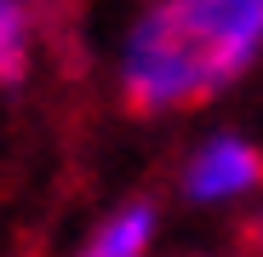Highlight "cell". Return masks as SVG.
<instances>
[{"label": "cell", "instance_id": "obj_1", "mask_svg": "<svg viewBox=\"0 0 263 257\" xmlns=\"http://www.w3.org/2000/svg\"><path fill=\"white\" fill-rule=\"evenodd\" d=\"M263 52V0H149L120 40V97L172 114L235 86Z\"/></svg>", "mask_w": 263, "mask_h": 257}, {"label": "cell", "instance_id": "obj_2", "mask_svg": "<svg viewBox=\"0 0 263 257\" xmlns=\"http://www.w3.org/2000/svg\"><path fill=\"white\" fill-rule=\"evenodd\" d=\"M252 189H263V149L235 132L206 137L183 166V200L195 206H229Z\"/></svg>", "mask_w": 263, "mask_h": 257}, {"label": "cell", "instance_id": "obj_3", "mask_svg": "<svg viewBox=\"0 0 263 257\" xmlns=\"http://www.w3.org/2000/svg\"><path fill=\"white\" fill-rule=\"evenodd\" d=\"M155 229H160L155 200H126V206H115L109 218L80 240V251H74V257H149Z\"/></svg>", "mask_w": 263, "mask_h": 257}, {"label": "cell", "instance_id": "obj_4", "mask_svg": "<svg viewBox=\"0 0 263 257\" xmlns=\"http://www.w3.org/2000/svg\"><path fill=\"white\" fill-rule=\"evenodd\" d=\"M29 52H34V12H29V0H0V86L23 80Z\"/></svg>", "mask_w": 263, "mask_h": 257}]
</instances>
